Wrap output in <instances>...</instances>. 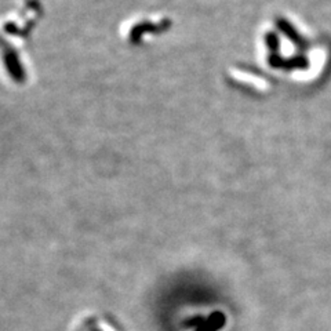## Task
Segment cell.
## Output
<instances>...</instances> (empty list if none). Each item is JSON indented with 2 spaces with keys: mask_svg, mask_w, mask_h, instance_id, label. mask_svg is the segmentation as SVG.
I'll return each instance as SVG.
<instances>
[{
  "mask_svg": "<svg viewBox=\"0 0 331 331\" xmlns=\"http://www.w3.org/2000/svg\"><path fill=\"white\" fill-rule=\"evenodd\" d=\"M279 27H280V29L286 33V36H289L291 40L296 41V43H298L301 47H303V40L299 37V34L297 33L296 29L291 27L287 21H280V22H279Z\"/></svg>",
  "mask_w": 331,
  "mask_h": 331,
  "instance_id": "cell-2",
  "label": "cell"
},
{
  "mask_svg": "<svg viewBox=\"0 0 331 331\" xmlns=\"http://www.w3.org/2000/svg\"><path fill=\"white\" fill-rule=\"evenodd\" d=\"M227 323V317L222 312H214L203 323L200 324L196 331H218Z\"/></svg>",
  "mask_w": 331,
  "mask_h": 331,
  "instance_id": "cell-1",
  "label": "cell"
}]
</instances>
